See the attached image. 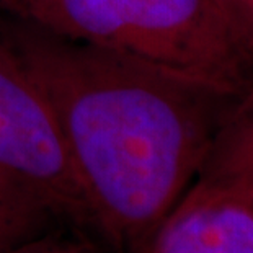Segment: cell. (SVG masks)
<instances>
[{
  "label": "cell",
  "instance_id": "obj_1",
  "mask_svg": "<svg viewBox=\"0 0 253 253\" xmlns=\"http://www.w3.org/2000/svg\"><path fill=\"white\" fill-rule=\"evenodd\" d=\"M0 42L49 105L93 235L136 253L185 195L242 96L0 13Z\"/></svg>",
  "mask_w": 253,
  "mask_h": 253
},
{
  "label": "cell",
  "instance_id": "obj_2",
  "mask_svg": "<svg viewBox=\"0 0 253 253\" xmlns=\"http://www.w3.org/2000/svg\"><path fill=\"white\" fill-rule=\"evenodd\" d=\"M17 17L240 96L253 90V10L235 0H28Z\"/></svg>",
  "mask_w": 253,
  "mask_h": 253
},
{
  "label": "cell",
  "instance_id": "obj_3",
  "mask_svg": "<svg viewBox=\"0 0 253 253\" xmlns=\"http://www.w3.org/2000/svg\"><path fill=\"white\" fill-rule=\"evenodd\" d=\"M0 165L35 185L72 229L93 234L56 118L33 77L2 42Z\"/></svg>",
  "mask_w": 253,
  "mask_h": 253
},
{
  "label": "cell",
  "instance_id": "obj_4",
  "mask_svg": "<svg viewBox=\"0 0 253 253\" xmlns=\"http://www.w3.org/2000/svg\"><path fill=\"white\" fill-rule=\"evenodd\" d=\"M136 253H253V208L186 191Z\"/></svg>",
  "mask_w": 253,
  "mask_h": 253
},
{
  "label": "cell",
  "instance_id": "obj_5",
  "mask_svg": "<svg viewBox=\"0 0 253 253\" xmlns=\"http://www.w3.org/2000/svg\"><path fill=\"white\" fill-rule=\"evenodd\" d=\"M186 191L253 208V90L237 101L217 129Z\"/></svg>",
  "mask_w": 253,
  "mask_h": 253
},
{
  "label": "cell",
  "instance_id": "obj_6",
  "mask_svg": "<svg viewBox=\"0 0 253 253\" xmlns=\"http://www.w3.org/2000/svg\"><path fill=\"white\" fill-rule=\"evenodd\" d=\"M61 227L71 225L54 204L26 178L0 165V253Z\"/></svg>",
  "mask_w": 253,
  "mask_h": 253
},
{
  "label": "cell",
  "instance_id": "obj_7",
  "mask_svg": "<svg viewBox=\"0 0 253 253\" xmlns=\"http://www.w3.org/2000/svg\"><path fill=\"white\" fill-rule=\"evenodd\" d=\"M67 229L69 227H61L52 230L49 234L2 253H101L88 240L80 239L79 234L82 232L75 230L74 235H69Z\"/></svg>",
  "mask_w": 253,
  "mask_h": 253
},
{
  "label": "cell",
  "instance_id": "obj_8",
  "mask_svg": "<svg viewBox=\"0 0 253 253\" xmlns=\"http://www.w3.org/2000/svg\"><path fill=\"white\" fill-rule=\"evenodd\" d=\"M28 0H0V13L21 15Z\"/></svg>",
  "mask_w": 253,
  "mask_h": 253
},
{
  "label": "cell",
  "instance_id": "obj_9",
  "mask_svg": "<svg viewBox=\"0 0 253 253\" xmlns=\"http://www.w3.org/2000/svg\"><path fill=\"white\" fill-rule=\"evenodd\" d=\"M235 2L244 3V5H247V7H250V8L253 10V0H235Z\"/></svg>",
  "mask_w": 253,
  "mask_h": 253
}]
</instances>
